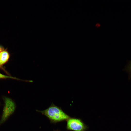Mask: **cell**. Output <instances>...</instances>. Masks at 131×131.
Here are the masks:
<instances>
[{"label": "cell", "mask_w": 131, "mask_h": 131, "mask_svg": "<svg viewBox=\"0 0 131 131\" xmlns=\"http://www.w3.org/2000/svg\"><path fill=\"white\" fill-rule=\"evenodd\" d=\"M4 100V104L0 120V125L4 123L14 112L16 108L15 103L10 98L5 97Z\"/></svg>", "instance_id": "2"}, {"label": "cell", "mask_w": 131, "mask_h": 131, "mask_svg": "<svg viewBox=\"0 0 131 131\" xmlns=\"http://www.w3.org/2000/svg\"><path fill=\"white\" fill-rule=\"evenodd\" d=\"M1 68V66L0 65V68Z\"/></svg>", "instance_id": "9"}, {"label": "cell", "mask_w": 131, "mask_h": 131, "mask_svg": "<svg viewBox=\"0 0 131 131\" xmlns=\"http://www.w3.org/2000/svg\"><path fill=\"white\" fill-rule=\"evenodd\" d=\"M10 57L9 53L6 50H4L0 53V65L5 64L8 61Z\"/></svg>", "instance_id": "4"}, {"label": "cell", "mask_w": 131, "mask_h": 131, "mask_svg": "<svg viewBox=\"0 0 131 131\" xmlns=\"http://www.w3.org/2000/svg\"><path fill=\"white\" fill-rule=\"evenodd\" d=\"M51 120L59 121L68 120L69 116L61 109L55 106H52L46 110L41 111Z\"/></svg>", "instance_id": "1"}, {"label": "cell", "mask_w": 131, "mask_h": 131, "mask_svg": "<svg viewBox=\"0 0 131 131\" xmlns=\"http://www.w3.org/2000/svg\"><path fill=\"white\" fill-rule=\"evenodd\" d=\"M68 129L76 131H84L87 127L80 119L76 118H70L67 124Z\"/></svg>", "instance_id": "3"}, {"label": "cell", "mask_w": 131, "mask_h": 131, "mask_svg": "<svg viewBox=\"0 0 131 131\" xmlns=\"http://www.w3.org/2000/svg\"><path fill=\"white\" fill-rule=\"evenodd\" d=\"M126 68V70L128 72L129 78L131 79V60L129 62Z\"/></svg>", "instance_id": "5"}, {"label": "cell", "mask_w": 131, "mask_h": 131, "mask_svg": "<svg viewBox=\"0 0 131 131\" xmlns=\"http://www.w3.org/2000/svg\"><path fill=\"white\" fill-rule=\"evenodd\" d=\"M100 26V25L98 23H97L96 25V26L97 27H99Z\"/></svg>", "instance_id": "7"}, {"label": "cell", "mask_w": 131, "mask_h": 131, "mask_svg": "<svg viewBox=\"0 0 131 131\" xmlns=\"http://www.w3.org/2000/svg\"><path fill=\"white\" fill-rule=\"evenodd\" d=\"M2 51V49L0 47V53Z\"/></svg>", "instance_id": "8"}, {"label": "cell", "mask_w": 131, "mask_h": 131, "mask_svg": "<svg viewBox=\"0 0 131 131\" xmlns=\"http://www.w3.org/2000/svg\"><path fill=\"white\" fill-rule=\"evenodd\" d=\"M11 78L13 79H17L16 78L11 76H7L3 75L0 73V79Z\"/></svg>", "instance_id": "6"}]
</instances>
